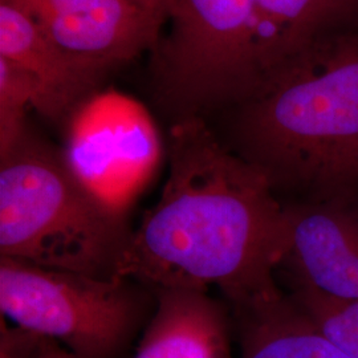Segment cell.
<instances>
[{
  "mask_svg": "<svg viewBox=\"0 0 358 358\" xmlns=\"http://www.w3.org/2000/svg\"><path fill=\"white\" fill-rule=\"evenodd\" d=\"M167 157L161 198L133 231L118 278L150 288L217 285L230 307L278 294L289 222L266 176L202 117L173 122Z\"/></svg>",
  "mask_w": 358,
  "mask_h": 358,
  "instance_id": "obj_1",
  "label": "cell"
},
{
  "mask_svg": "<svg viewBox=\"0 0 358 358\" xmlns=\"http://www.w3.org/2000/svg\"><path fill=\"white\" fill-rule=\"evenodd\" d=\"M230 110L227 146L284 203L358 195V28L322 41Z\"/></svg>",
  "mask_w": 358,
  "mask_h": 358,
  "instance_id": "obj_2",
  "label": "cell"
},
{
  "mask_svg": "<svg viewBox=\"0 0 358 358\" xmlns=\"http://www.w3.org/2000/svg\"><path fill=\"white\" fill-rule=\"evenodd\" d=\"M133 231L97 205L62 149L28 125L0 155V256L41 268L118 278Z\"/></svg>",
  "mask_w": 358,
  "mask_h": 358,
  "instance_id": "obj_3",
  "label": "cell"
},
{
  "mask_svg": "<svg viewBox=\"0 0 358 358\" xmlns=\"http://www.w3.org/2000/svg\"><path fill=\"white\" fill-rule=\"evenodd\" d=\"M154 291L128 278L41 268L0 256L1 315L75 358H122L150 320Z\"/></svg>",
  "mask_w": 358,
  "mask_h": 358,
  "instance_id": "obj_4",
  "label": "cell"
},
{
  "mask_svg": "<svg viewBox=\"0 0 358 358\" xmlns=\"http://www.w3.org/2000/svg\"><path fill=\"white\" fill-rule=\"evenodd\" d=\"M256 0H177L154 50L157 100L173 122L231 109L255 93Z\"/></svg>",
  "mask_w": 358,
  "mask_h": 358,
  "instance_id": "obj_5",
  "label": "cell"
},
{
  "mask_svg": "<svg viewBox=\"0 0 358 358\" xmlns=\"http://www.w3.org/2000/svg\"><path fill=\"white\" fill-rule=\"evenodd\" d=\"M62 154L77 183L103 210L127 219L164 159L157 122L134 97L96 90L65 118Z\"/></svg>",
  "mask_w": 358,
  "mask_h": 358,
  "instance_id": "obj_6",
  "label": "cell"
},
{
  "mask_svg": "<svg viewBox=\"0 0 358 358\" xmlns=\"http://www.w3.org/2000/svg\"><path fill=\"white\" fill-rule=\"evenodd\" d=\"M72 55L115 69L157 48L164 19L133 0H0Z\"/></svg>",
  "mask_w": 358,
  "mask_h": 358,
  "instance_id": "obj_7",
  "label": "cell"
},
{
  "mask_svg": "<svg viewBox=\"0 0 358 358\" xmlns=\"http://www.w3.org/2000/svg\"><path fill=\"white\" fill-rule=\"evenodd\" d=\"M289 236L278 273L334 300H358V195L285 203Z\"/></svg>",
  "mask_w": 358,
  "mask_h": 358,
  "instance_id": "obj_8",
  "label": "cell"
},
{
  "mask_svg": "<svg viewBox=\"0 0 358 358\" xmlns=\"http://www.w3.org/2000/svg\"><path fill=\"white\" fill-rule=\"evenodd\" d=\"M0 57L22 66L38 80V112L52 122H64L78 103L96 90L110 72L65 51L38 24L13 6L0 1Z\"/></svg>",
  "mask_w": 358,
  "mask_h": 358,
  "instance_id": "obj_9",
  "label": "cell"
},
{
  "mask_svg": "<svg viewBox=\"0 0 358 358\" xmlns=\"http://www.w3.org/2000/svg\"><path fill=\"white\" fill-rule=\"evenodd\" d=\"M157 306L134 358H231V309L186 287L152 288Z\"/></svg>",
  "mask_w": 358,
  "mask_h": 358,
  "instance_id": "obj_10",
  "label": "cell"
},
{
  "mask_svg": "<svg viewBox=\"0 0 358 358\" xmlns=\"http://www.w3.org/2000/svg\"><path fill=\"white\" fill-rule=\"evenodd\" d=\"M356 28L358 0H256L257 88L322 41Z\"/></svg>",
  "mask_w": 358,
  "mask_h": 358,
  "instance_id": "obj_11",
  "label": "cell"
},
{
  "mask_svg": "<svg viewBox=\"0 0 358 358\" xmlns=\"http://www.w3.org/2000/svg\"><path fill=\"white\" fill-rule=\"evenodd\" d=\"M230 309L242 358H352L282 289Z\"/></svg>",
  "mask_w": 358,
  "mask_h": 358,
  "instance_id": "obj_12",
  "label": "cell"
},
{
  "mask_svg": "<svg viewBox=\"0 0 358 358\" xmlns=\"http://www.w3.org/2000/svg\"><path fill=\"white\" fill-rule=\"evenodd\" d=\"M41 87L26 69L0 57V155L7 153L26 131L27 112L38 110Z\"/></svg>",
  "mask_w": 358,
  "mask_h": 358,
  "instance_id": "obj_13",
  "label": "cell"
},
{
  "mask_svg": "<svg viewBox=\"0 0 358 358\" xmlns=\"http://www.w3.org/2000/svg\"><path fill=\"white\" fill-rule=\"evenodd\" d=\"M289 292L328 338L352 358H358V300H334L304 287Z\"/></svg>",
  "mask_w": 358,
  "mask_h": 358,
  "instance_id": "obj_14",
  "label": "cell"
},
{
  "mask_svg": "<svg viewBox=\"0 0 358 358\" xmlns=\"http://www.w3.org/2000/svg\"><path fill=\"white\" fill-rule=\"evenodd\" d=\"M43 337L19 327L1 322L0 358H38Z\"/></svg>",
  "mask_w": 358,
  "mask_h": 358,
  "instance_id": "obj_15",
  "label": "cell"
},
{
  "mask_svg": "<svg viewBox=\"0 0 358 358\" xmlns=\"http://www.w3.org/2000/svg\"><path fill=\"white\" fill-rule=\"evenodd\" d=\"M140 4L145 10L159 16L169 23V19L176 8L177 0H133Z\"/></svg>",
  "mask_w": 358,
  "mask_h": 358,
  "instance_id": "obj_16",
  "label": "cell"
},
{
  "mask_svg": "<svg viewBox=\"0 0 358 358\" xmlns=\"http://www.w3.org/2000/svg\"><path fill=\"white\" fill-rule=\"evenodd\" d=\"M38 358H75L65 348L57 344L56 341L44 338L41 340L40 345V355Z\"/></svg>",
  "mask_w": 358,
  "mask_h": 358,
  "instance_id": "obj_17",
  "label": "cell"
}]
</instances>
